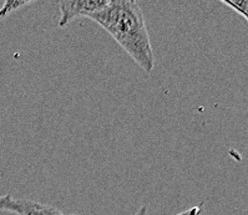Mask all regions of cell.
Instances as JSON below:
<instances>
[{"instance_id": "1", "label": "cell", "mask_w": 248, "mask_h": 215, "mask_svg": "<svg viewBox=\"0 0 248 215\" xmlns=\"http://www.w3.org/2000/svg\"><path fill=\"white\" fill-rule=\"evenodd\" d=\"M102 27L135 62L151 72L155 67L146 21L142 9L134 0H108V5L89 16Z\"/></svg>"}, {"instance_id": "2", "label": "cell", "mask_w": 248, "mask_h": 215, "mask_svg": "<svg viewBox=\"0 0 248 215\" xmlns=\"http://www.w3.org/2000/svg\"><path fill=\"white\" fill-rule=\"evenodd\" d=\"M108 0H64L59 1L60 6V20L59 28L66 27L75 18L79 16H90L93 13L99 12L108 5Z\"/></svg>"}, {"instance_id": "3", "label": "cell", "mask_w": 248, "mask_h": 215, "mask_svg": "<svg viewBox=\"0 0 248 215\" xmlns=\"http://www.w3.org/2000/svg\"><path fill=\"white\" fill-rule=\"evenodd\" d=\"M21 215H64L54 206L44 205L32 201H23V214Z\"/></svg>"}, {"instance_id": "4", "label": "cell", "mask_w": 248, "mask_h": 215, "mask_svg": "<svg viewBox=\"0 0 248 215\" xmlns=\"http://www.w3.org/2000/svg\"><path fill=\"white\" fill-rule=\"evenodd\" d=\"M0 210L1 212H12L15 214H23V201L15 199L10 194L0 197Z\"/></svg>"}, {"instance_id": "5", "label": "cell", "mask_w": 248, "mask_h": 215, "mask_svg": "<svg viewBox=\"0 0 248 215\" xmlns=\"http://www.w3.org/2000/svg\"><path fill=\"white\" fill-rule=\"evenodd\" d=\"M28 4H30V1H25V0H6L4 5L1 6V9H0V19L9 15L10 13L15 12V10H18L21 6L28 5Z\"/></svg>"}, {"instance_id": "6", "label": "cell", "mask_w": 248, "mask_h": 215, "mask_svg": "<svg viewBox=\"0 0 248 215\" xmlns=\"http://www.w3.org/2000/svg\"><path fill=\"white\" fill-rule=\"evenodd\" d=\"M222 3L225 5L230 6L233 10H236L238 14L243 15L246 20L248 21V0H236V1H231V0H223Z\"/></svg>"}, {"instance_id": "7", "label": "cell", "mask_w": 248, "mask_h": 215, "mask_svg": "<svg viewBox=\"0 0 248 215\" xmlns=\"http://www.w3.org/2000/svg\"><path fill=\"white\" fill-rule=\"evenodd\" d=\"M202 214V205H197V206H193L191 209L186 210V212H182L180 214H176V215H201Z\"/></svg>"}, {"instance_id": "8", "label": "cell", "mask_w": 248, "mask_h": 215, "mask_svg": "<svg viewBox=\"0 0 248 215\" xmlns=\"http://www.w3.org/2000/svg\"><path fill=\"white\" fill-rule=\"evenodd\" d=\"M132 215H149V210H147V205H142L138 212Z\"/></svg>"}, {"instance_id": "9", "label": "cell", "mask_w": 248, "mask_h": 215, "mask_svg": "<svg viewBox=\"0 0 248 215\" xmlns=\"http://www.w3.org/2000/svg\"><path fill=\"white\" fill-rule=\"evenodd\" d=\"M70 215H79V214H70Z\"/></svg>"}]
</instances>
